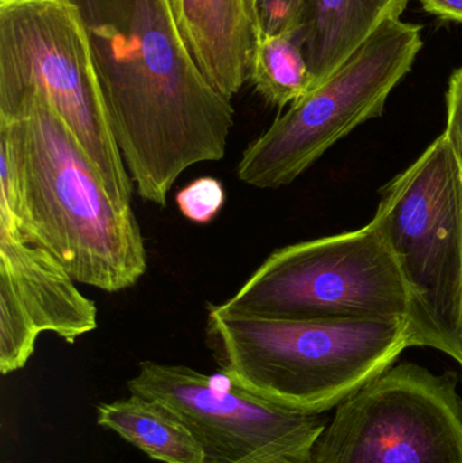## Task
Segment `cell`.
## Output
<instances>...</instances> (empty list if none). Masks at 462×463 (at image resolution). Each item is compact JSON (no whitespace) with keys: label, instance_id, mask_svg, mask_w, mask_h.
Segmentation results:
<instances>
[{"label":"cell","instance_id":"4fadbf2b","mask_svg":"<svg viewBox=\"0 0 462 463\" xmlns=\"http://www.w3.org/2000/svg\"><path fill=\"white\" fill-rule=\"evenodd\" d=\"M97 421L156 461L208 463L189 429L156 400L130 394L127 399L105 402L98 407Z\"/></svg>","mask_w":462,"mask_h":463},{"label":"cell","instance_id":"8fae6325","mask_svg":"<svg viewBox=\"0 0 462 463\" xmlns=\"http://www.w3.org/2000/svg\"><path fill=\"white\" fill-rule=\"evenodd\" d=\"M182 38L206 80L232 99L249 80L254 26L244 0H170Z\"/></svg>","mask_w":462,"mask_h":463},{"label":"cell","instance_id":"7c38bea8","mask_svg":"<svg viewBox=\"0 0 462 463\" xmlns=\"http://www.w3.org/2000/svg\"><path fill=\"white\" fill-rule=\"evenodd\" d=\"M410 0H304L300 30L315 89L327 80L385 22L401 19Z\"/></svg>","mask_w":462,"mask_h":463},{"label":"cell","instance_id":"277c9868","mask_svg":"<svg viewBox=\"0 0 462 463\" xmlns=\"http://www.w3.org/2000/svg\"><path fill=\"white\" fill-rule=\"evenodd\" d=\"M372 222L409 288L410 347L462 366V175L445 133L382 187Z\"/></svg>","mask_w":462,"mask_h":463},{"label":"cell","instance_id":"e0dca14e","mask_svg":"<svg viewBox=\"0 0 462 463\" xmlns=\"http://www.w3.org/2000/svg\"><path fill=\"white\" fill-rule=\"evenodd\" d=\"M447 108L448 122L444 133L455 152L462 175V67L450 78Z\"/></svg>","mask_w":462,"mask_h":463},{"label":"cell","instance_id":"2e32d148","mask_svg":"<svg viewBox=\"0 0 462 463\" xmlns=\"http://www.w3.org/2000/svg\"><path fill=\"white\" fill-rule=\"evenodd\" d=\"M255 38L298 29L304 0H244Z\"/></svg>","mask_w":462,"mask_h":463},{"label":"cell","instance_id":"ac0fdd59","mask_svg":"<svg viewBox=\"0 0 462 463\" xmlns=\"http://www.w3.org/2000/svg\"><path fill=\"white\" fill-rule=\"evenodd\" d=\"M429 14L462 24V0H420Z\"/></svg>","mask_w":462,"mask_h":463},{"label":"cell","instance_id":"d6986e66","mask_svg":"<svg viewBox=\"0 0 462 463\" xmlns=\"http://www.w3.org/2000/svg\"><path fill=\"white\" fill-rule=\"evenodd\" d=\"M311 454L260 453L235 463H312Z\"/></svg>","mask_w":462,"mask_h":463},{"label":"cell","instance_id":"9a60e30c","mask_svg":"<svg viewBox=\"0 0 462 463\" xmlns=\"http://www.w3.org/2000/svg\"><path fill=\"white\" fill-rule=\"evenodd\" d=\"M225 198L222 182L212 176H201L176 193L175 203L184 219L205 225L216 219Z\"/></svg>","mask_w":462,"mask_h":463},{"label":"cell","instance_id":"3957f363","mask_svg":"<svg viewBox=\"0 0 462 463\" xmlns=\"http://www.w3.org/2000/svg\"><path fill=\"white\" fill-rule=\"evenodd\" d=\"M206 345L233 385L292 412L320 415L392 367L407 321L271 320L209 305Z\"/></svg>","mask_w":462,"mask_h":463},{"label":"cell","instance_id":"8992f818","mask_svg":"<svg viewBox=\"0 0 462 463\" xmlns=\"http://www.w3.org/2000/svg\"><path fill=\"white\" fill-rule=\"evenodd\" d=\"M227 316L271 320H406L411 297L373 222L274 250L227 301Z\"/></svg>","mask_w":462,"mask_h":463},{"label":"cell","instance_id":"5bb4252c","mask_svg":"<svg viewBox=\"0 0 462 463\" xmlns=\"http://www.w3.org/2000/svg\"><path fill=\"white\" fill-rule=\"evenodd\" d=\"M249 80L258 94L276 108L300 100L315 89L300 30L255 40Z\"/></svg>","mask_w":462,"mask_h":463},{"label":"cell","instance_id":"9c48e42d","mask_svg":"<svg viewBox=\"0 0 462 463\" xmlns=\"http://www.w3.org/2000/svg\"><path fill=\"white\" fill-rule=\"evenodd\" d=\"M127 389L170 408L208 463H235L260 453L311 454L327 426L320 415L277 407L224 375L222 383L184 364L141 362Z\"/></svg>","mask_w":462,"mask_h":463},{"label":"cell","instance_id":"6da1fadb","mask_svg":"<svg viewBox=\"0 0 462 463\" xmlns=\"http://www.w3.org/2000/svg\"><path fill=\"white\" fill-rule=\"evenodd\" d=\"M89 38L108 121L143 200L167 206L176 179L219 162L232 103L190 54L170 0H71Z\"/></svg>","mask_w":462,"mask_h":463},{"label":"cell","instance_id":"52a82bcc","mask_svg":"<svg viewBox=\"0 0 462 463\" xmlns=\"http://www.w3.org/2000/svg\"><path fill=\"white\" fill-rule=\"evenodd\" d=\"M422 26L385 22L327 80L290 105L244 149L238 178L276 190L295 182L355 128L384 113L422 49Z\"/></svg>","mask_w":462,"mask_h":463},{"label":"cell","instance_id":"30bf717a","mask_svg":"<svg viewBox=\"0 0 462 463\" xmlns=\"http://www.w3.org/2000/svg\"><path fill=\"white\" fill-rule=\"evenodd\" d=\"M98 307L48 250L30 244L0 214V372L26 366L43 332L73 345L95 331Z\"/></svg>","mask_w":462,"mask_h":463},{"label":"cell","instance_id":"7a4b0ae2","mask_svg":"<svg viewBox=\"0 0 462 463\" xmlns=\"http://www.w3.org/2000/svg\"><path fill=\"white\" fill-rule=\"evenodd\" d=\"M0 214L76 282L118 293L146 271L132 205L116 203L64 119L34 95L0 117Z\"/></svg>","mask_w":462,"mask_h":463},{"label":"cell","instance_id":"ba28073f","mask_svg":"<svg viewBox=\"0 0 462 463\" xmlns=\"http://www.w3.org/2000/svg\"><path fill=\"white\" fill-rule=\"evenodd\" d=\"M453 374L398 364L338 405L312 463H462V400Z\"/></svg>","mask_w":462,"mask_h":463},{"label":"cell","instance_id":"5b68a950","mask_svg":"<svg viewBox=\"0 0 462 463\" xmlns=\"http://www.w3.org/2000/svg\"><path fill=\"white\" fill-rule=\"evenodd\" d=\"M34 95L64 119L111 198L132 205L135 184L71 0H0V117H10Z\"/></svg>","mask_w":462,"mask_h":463}]
</instances>
